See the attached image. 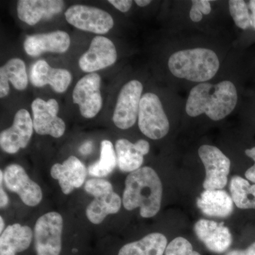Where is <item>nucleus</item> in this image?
Here are the masks:
<instances>
[{
	"label": "nucleus",
	"mask_w": 255,
	"mask_h": 255,
	"mask_svg": "<svg viewBox=\"0 0 255 255\" xmlns=\"http://www.w3.org/2000/svg\"><path fill=\"white\" fill-rule=\"evenodd\" d=\"M189 16H190L191 21L195 23L199 22L203 18L202 13L194 5L191 6Z\"/></svg>",
	"instance_id": "34"
},
{
	"label": "nucleus",
	"mask_w": 255,
	"mask_h": 255,
	"mask_svg": "<svg viewBox=\"0 0 255 255\" xmlns=\"http://www.w3.org/2000/svg\"><path fill=\"white\" fill-rule=\"evenodd\" d=\"M199 157L206 169V178L203 184L205 190L222 189L228 183L231 169V160L215 146L201 145L199 149Z\"/></svg>",
	"instance_id": "7"
},
{
	"label": "nucleus",
	"mask_w": 255,
	"mask_h": 255,
	"mask_svg": "<svg viewBox=\"0 0 255 255\" xmlns=\"http://www.w3.org/2000/svg\"><path fill=\"white\" fill-rule=\"evenodd\" d=\"M108 1L111 4L113 5L116 9L119 10L122 12H127L130 9L132 4L131 0H110Z\"/></svg>",
	"instance_id": "31"
},
{
	"label": "nucleus",
	"mask_w": 255,
	"mask_h": 255,
	"mask_svg": "<svg viewBox=\"0 0 255 255\" xmlns=\"http://www.w3.org/2000/svg\"><path fill=\"white\" fill-rule=\"evenodd\" d=\"M117 52L113 42L105 36H97L92 39L90 48L80 57L79 65L82 71L93 73L114 65Z\"/></svg>",
	"instance_id": "13"
},
{
	"label": "nucleus",
	"mask_w": 255,
	"mask_h": 255,
	"mask_svg": "<svg viewBox=\"0 0 255 255\" xmlns=\"http://www.w3.org/2000/svg\"><path fill=\"white\" fill-rule=\"evenodd\" d=\"M85 164L75 156H70L63 164H53L50 175L59 183L63 194H69L76 188L81 187L87 177Z\"/></svg>",
	"instance_id": "17"
},
{
	"label": "nucleus",
	"mask_w": 255,
	"mask_h": 255,
	"mask_svg": "<svg viewBox=\"0 0 255 255\" xmlns=\"http://www.w3.org/2000/svg\"><path fill=\"white\" fill-rule=\"evenodd\" d=\"M61 0H20L18 1V17L23 22L33 26L42 19H48L63 11Z\"/></svg>",
	"instance_id": "18"
},
{
	"label": "nucleus",
	"mask_w": 255,
	"mask_h": 255,
	"mask_svg": "<svg viewBox=\"0 0 255 255\" xmlns=\"http://www.w3.org/2000/svg\"><path fill=\"white\" fill-rule=\"evenodd\" d=\"M9 82L16 90H24L28 86L26 65L19 58H12L0 68V97L4 98L9 93Z\"/></svg>",
	"instance_id": "22"
},
{
	"label": "nucleus",
	"mask_w": 255,
	"mask_h": 255,
	"mask_svg": "<svg viewBox=\"0 0 255 255\" xmlns=\"http://www.w3.org/2000/svg\"><path fill=\"white\" fill-rule=\"evenodd\" d=\"M194 231L206 248L213 253H225L232 245V235L223 222L201 219L196 222Z\"/></svg>",
	"instance_id": "14"
},
{
	"label": "nucleus",
	"mask_w": 255,
	"mask_h": 255,
	"mask_svg": "<svg viewBox=\"0 0 255 255\" xmlns=\"http://www.w3.org/2000/svg\"><path fill=\"white\" fill-rule=\"evenodd\" d=\"M33 124L35 131L39 135L60 137L65 131V124L58 117L59 105L54 99L45 101L37 98L31 105Z\"/></svg>",
	"instance_id": "9"
},
{
	"label": "nucleus",
	"mask_w": 255,
	"mask_h": 255,
	"mask_svg": "<svg viewBox=\"0 0 255 255\" xmlns=\"http://www.w3.org/2000/svg\"><path fill=\"white\" fill-rule=\"evenodd\" d=\"M85 189L89 194L96 197L112 192L113 191V187L109 181L95 178L85 183Z\"/></svg>",
	"instance_id": "29"
},
{
	"label": "nucleus",
	"mask_w": 255,
	"mask_h": 255,
	"mask_svg": "<svg viewBox=\"0 0 255 255\" xmlns=\"http://www.w3.org/2000/svg\"><path fill=\"white\" fill-rule=\"evenodd\" d=\"M33 120L26 110H18L15 114L14 122L9 128L0 134V146L4 152L16 153L25 148L31 140L33 131Z\"/></svg>",
	"instance_id": "12"
},
{
	"label": "nucleus",
	"mask_w": 255,
	"mask_h": 255,
	"mask_svg": "<svg viewBox=\"0 0 255 255\" xmlns=\"http://www.w3.org/2000/svg\"><path fill=\"white\" fill-rule=\"evenodd\" d=\"M226 255H255V242L244 251L235 250L228 252Z\"/></svg>",
	"instance_id": "33"
},
{
	"label": "nucleus",
	"mask_w": 255,
	"mask_h": 255,
	"mask_svg": "<svg viewBox=\"0 0 255 255\" xmlns=\"http://www.w3.org/2000/svg\"><path fill=\"white\" fill-rule=\"evenodd\" d=\"M67 21L82 31L105 34L113 28L114 19L105 10L85 5L75 4L65 11Z\"/></svg>",
	"instance_id": "6"
},
{
	"label": "nucleus",
	"mask_w": 255,
	"mask_h": 255,
	"mask_svg": "<svg viewBox=\"0 0 255 255\" xmlns=\"http://www.w3.org/2000/svg\"><path fill=\"white\" fill-rule=\"evenodd\" d=\"M4 219H3L2 217H0V233H1H1H3V231H4Z\"/></svg>",
	"instance_id": "39"
},
{
	"label": "nucleus",
	"mask_w": 255,
	"mask_h": 255,
	"mask_svg": "<svg viewBox=\"0 0 255 255\" xmlns=\"http://www.w3.org/2000/svg\"><path fill=\"white\" fill-rule=\"evenodd\" d=\"M228 4L230 13L236 26L243 30L251 27V14L246 1L243 0H231Z\"/></svg>",
	"instance_id": "27"
},
{
	"label": "nucleus",
	"mask_w": 255,
	"mask_h": 255,
	"mask_svg": "<svg viewBox=\"0 0 255 255\" xmlns=\"http://www.w3.org/2000/svg\"><path fill=\"white\" fill-rule=\"evenodd\" d=\"M123 205L128 211L140 208L142 218L158 214L162 198V184L158 174L150 167L130 172L126 179Z\"/></svg>",
	"instance_id": "2"
},
{
	"label": "nucleus",
	"mask_w": 255,
	"mask_h": 255,
	"mask_svg": "<svg viewBox=\"0 0 255 255\" xmlns=\"http://www.w3.org/2000/svg\"><path fill=\"white\" fill-rule=\"evenodd\" d=\"M143 87L141 82L131 80L124 85L119 92L114 110L113 122L119 128H130L136 122Z\"/></svg>",
	"instance_id": "8"
},
{
	"label": "nucleus",
	"mask_w": 255,
	"mask_h": 255,
	"mask_svg": "<svg viewBox=\"0 0 255 255\" xmlns=\"http://www.w3.org/2000/svg\"><path fill=\"white\" fill-rule=\"evenodd\" d=\"M248 6H249L250 9L251 11V26H253L255 30V0L250 1Z\"/></svg>",
	"instance_id": "37"
},
{
	"label": "nucleus",
	"mask_w": 255,
	"mask_h": 255,
	"mask_svg": "<svg viewBox=\"0 0 255 255\" xmlns=\"http://www.w3.org/2000/svg\"><path fill=\"white\" fill-rule=\"evenodd\" d=\"M246 154L247 156L251 157V158L254 161L255 164L254 165L252 166L251 167H250V168L246 171L245 175H246L247 179H248V180L255 184V147L247 149Z\"/></svg>",
	"instance_id": "30"
},
{
	"label": "nucleus",
	"mask_w": 255,
	"mask_h": 255,
	"mask_svg": "<svg viewBox=\"0 0 255 255\" xmlns=\"http://www.w3.org/2000/svg\"><path fill=\"white\" fill-rule=\"evenodd\" d=\"M117 164V153L112 142L108 140L101 142L100 160L90 165L89 174L96 177H107L113 172Z\"/></svg>",
	"instance_id": "26"
},
{
	"label": "nucleus",
	"mask_w": 255,
	"mask_h": 255,
	"mask_svg": "<svg viewBox=\"0 0 255 255\" xmlns=\"http://www.w3.org/2000/svg\"><path fill=\"white\" fill-rule=\"evenodd\" d=\"M135 2L136 3L137 6L144 7V6L150 4L151 1L150 0H135Z\"/></svg>",
	"instance_id": "38"
},
{
	"label": "nucleus",
	"mask_w": 255,
	"mask_h": 255,
	"mask_svg": "<svg viewBox=\"0 0 255 255\" xmlns=\"http://www.w3.org/2000/svg\"><path fill=\"white\" fill-rule=\"evenodd\" d=\"M231 197L234 204L241 209H255V184L247 179L234 176L230 185Z\"/></svg>",
	"instance_id": "25"
},
{
	"label": "nucleus",
	"mask_w": 255,
	"mask_h": 255,
	"mask_svg": "<svg viewBox=\"0 0 255 255\" xmlns=\"http://www.w3.org/2000/svg\"><path fill=\"white\" fill-rule=\"evenodd\" d=\"M122 204L120 196L114 191L96 196L87 206V219L94 224H100L108 215L117 214L122 207Z\"/></svg>",
	"instance_id": "24"
},
{
	"label": "nucleus",
	"mask_w": 255,
	"mask_h": 255,
	"mask_svg": "<svg viewBox=\"0 0 255 255\" xmlns=\"http://www.w3.org/2000/svg\"><path fill=\"white\" fill-rule=\"evenodd\" d=\"M232 197L222 189L205 190L196 201L201 212L210 217L227 218L233 211Z\"/></svg>",
	"instance_id": "20"
},
{
	"label": "nucleus",
	"mask_w": 255,
	"mask_h": 255,
	"mask_svg": "<svg viewBox=\"0 0 255 255\" xmlns=\"http://www.w3.org/2000/svg\"><path fill=\"white\" fill-rule=\"evenodd\" d=\"M100 85V76L95 73L85 75L75 85L73 92V102L79 105L80 114L85 118H94L102 109Z\"/></svg>",
	"instance_id": "10"
},
{
	"label": "nucleus",
	"mask_w": 255,
	"mask_h": 255,
	"mask_svg": "<svg viewBox=\"0 0 255 255\" xmlns=\"http://www.w3.org/2000/svg\"><path fill=\"white\" fill-rule=\"evenodd\" d=\"M168 67L172 75L178 78L204 83L218 73L220 62L212 50L198 48L173 53L169 57Z\"/></svg>",
	"instance_id": "3"
},
{
	"label": "nucleus",
	"mask_w": 255,
	"mask_h": 255,
	"mask_svg": "<svg viewBox=\"0 0 255 255\" xmlns=\"http://www.w3.org/2000/svg\"><path fill=\"white\" fill-rule=\"evenodd\" d=\"M92 148H93L92 142L91 141H87L80 147V152H81L82 155H87L91 153Z\"/></svg>",
	"instance_id": "36"
},
{
	"label": "nucleus",
	"mask_w": 255,
	"mask_h": 255,
	"mask_svg": "<svg viewBox=\"0 0 255 255\" xmlns=\"http://www.w3.org/2000/svg\"><path fill=\"white\" fill-rule=\"evenodd\" d=\"M238 92L233 82L222 81L217 84L200 83L191 89L186 112L189 117L205 114L213 121L222 120L236 108Z\"/></svg>",
	"instance_id": "1"
},
{
	"label": "nucleus",
	"mask_w": 255,
	"mask_h": 255,
	"mask_svg": "<svg viewBox=\"0 0 255 255\" xmlns=\"http://www.w3.org/2000/svg\"><path fill=\"white\" fill-rule=\"evenodd\" d=\"M4 182L6 188L19 196L23 204L36 206L43 198L41 188L30 179L26 171L17 164L7 166L4 171Z\"/></svg>",
	"instance_id": "11"
},
{
	"label": "nucleus",
	"mask_w": 255,
	"mask_h": 255,
	"mask_svg": "<svg viewBox=\"0 0 255 255\" xmlns=\"http://www.w3.org/2000/svg\"><path fill=\"white\" fill-rule=\"evenodd\" d=\"M33 237L28 226L18 223L7 226L0 236V255H17L27 251Z\"/></svg>",
	"instance_id": "21"
},
{
	"label": "nucleus",
	"mask_w": 255,
	"mask_h": 255,
	"mask_svg": "<svg viewBox=\"0 0 255 255\" xmlns=\"http://www.w3.org/2000/svg\"><path fill=\"white\" fill-rule=\"evenodd\" d=\"M191 3L202 13L203 15H208L211 13V6L209 1H207V0H193L191 1Z\"/></svg>",
	"instance_id": "32"
},
{
	"label": "nucleus",
	"mask_w": 255,
	"mask_h": 255,
	"mask_svg": "<svg viewBox=\"0 0 255 255\" xmlns=\"http://www.w3.org/2000/svg\"><path fill=\"white\" fill-rule=\"evenodd\" d=\"M63 219L59 213L49 212L37 220L34 228L36 255H60Z\"/></svg>",
	"instance_id": "5"
},
{
	"label": "nucleus",
	"mask_w": 255,
	"mask_h": 255,
	"mask_svg": "<svg viewBox=\"0 0 255 255\" xmlns=\"http://www.w3.org/2000/svg\"><path fill=\"white\" fill-rule=\"evenodd\" d=\"M138 127L149 138L159 140L168 133L169 122L160 100L153 93L142 96L138 112Z\"/></svg>",
	"instance_id": "4"
},
{
	"label": "nucleus",
	"mask_w": 255,
	"mask_h": 255,
	"mask_svg": "<svg viewBox=\"0 0 255 255\" xmlns=\"http://www.w3.org/2000/svg\"><path fill=\"white\" fill-rule=\"evenodd\" d=\"M165 255H201L193 250V247L187 239L176 238L166 248Z\"/></svg>",
	"instance_id": "28"
},
{
	"label": "nucleus",
	"mask_w": 255,
	"mask_h": 255,
	"mask_svg": "<svg viewBox=\"0 0 255 255\" xmlns=\"http://www.w3.org/2000/svg\"><path fill=\"white\" fill-rule=\"evenodd\" d=\"M167 245V240L163 234L150 233L140 241L122 247L118 255H163Z\"/></svg>",
	"instance_id": "23"
},
{
	"label": "nucleus",
	"mask_w": 255,
	"mask_h": 255,
	"mask_svg": "<svg viewBox=\"0 0 255 255\" xmlns=\"http://www.w3.org/2000/svg\"><path fill=\"white\" fill-rule=\"evenodd\" d=\"M30 81L36 87L49 85L57 93H63L72 82V75L65 69L53 68L46 61L40 60L30 68Z\"/></svg>",
	"instance_id": "15"
},
{
	"label": "nucleus",
	"mask_w": 255,
	"mask_h": 255,
	"mask_svg": "<svg viewBox=\"0 0 255 255\" xmlns=\"http://www.w3.org/2000/svg\"><path fill=\"white\" fill-rule=\"evenodd\" d=\"M115 147L119 168L125 172H132L140 169L143 162V156L150 151V144L145 140H137L133 144L127 139H119Z\"/></svg>",
	"instance_id": "19"
},
{
	"label": "nucleus",
	"mask_w": 255,
	"mask_h": 255,
	"mask_svg": "<svg viewBox=\"0 0 255 255\" xmlns=\"http://www.w3.org/2000/svg\"><path fill=\"white\" fill-rule=\"evenodd\" d=\"M8 204H9V198L7 194L3 189L2 185H0V206L1 209H4L7 206Z\"/></svg>",
	"instance_id": "35"
},
{
	"label": "nucleus",
	"mask_w": 255,
	"mask_h": 255,
	"mask_svg": "<svg viewBox=\"0 0 255 255\" xmlns=\"http://www.w3.org/2000/svg\"><path fill=\"white\" fill-rule=\"evenodd\" d=\"M70 46V37L63 31L36 33L26 37L24 41L25 52L31 57H38L46 52L63 53Z\"/></svg>",
	"instance_id": "16"
}]
</instances>
